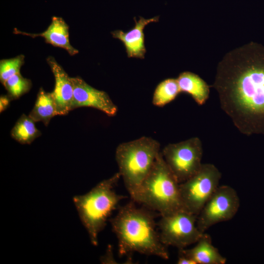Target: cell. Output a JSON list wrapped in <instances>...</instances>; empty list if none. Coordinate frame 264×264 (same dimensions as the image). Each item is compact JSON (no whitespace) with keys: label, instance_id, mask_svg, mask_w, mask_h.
Masks as SVG:
<instances>
[{"label":"cell","instance_id":"11","mask_svg":"<svg viewBox=\"0 0 264 264\" xmlns=\"http://www.w3.org/2000/svg\"><path fill=\"white\" fill-rule=\"evenodd\" d=\"M55 79L54 88L51 94L56 103L58 115H66L72 110L74 86L70 77L53 57L47 58Z\"/></svg>","mask_w":264,"mask_h":264},{"label":"cell","instance_id":"19","mask_svg":"<svg viewBox=\"0 0 264 264\" xmlns=\"http://www.w3.org/2000/svg\"><path fill=\"white\" fill-rule=\"evenodd\" d=\"M11 99L15 100L28 92L32 87V82L18 73L8 78L3 84Z\"/></svg>","mask_w":264,"mask_h":264},{"label":"cell","instance_id":"12","mask_svg":"<svg viewBox=\"0 0 264 264\" xmlns=\"http://www.w3.org/2000/svg\"><path fill=\"white\" fill-rule=\"evenodd\" d=\"M158 16L150 19L140 17L137 21L134 18L135 25L128 32L116 30L111 34L113 38L117 39L125 46L127 56L129 58L144 59L146 53L144 29L146 25L159 21Z\"/></svg>","mask_w":264,"mask_h":264},{"label":"cell","instance_id":"16","mask_svg":"<svg viewBox=\"0 0 264 264\" xmlns=\"http://www.w3.org/2000/svg\"><path fill=\"white\" fill-rule=\"evenodd\" d=\"M56 115H58L57 110L51 92H47L41 88L28 116L35 122L41 121L47 126L51 118Z\"/></svg>","mask_w":264,"mask_h":264},{"label":"cell","instance_id":"8","mask_svg":"<svg viewBox=\"0 0 264 264\" xmlns=\"http://www.w3.org/2000/svg\"><path fill=\"white\" fill-rule=\"evenodd\" d=\"M197 216L185 209L161 216L158 224L161 241L178 249L196 243L203 234L197 227Z\"/></svg>","mask_w":264,"mask_h":264},{"label":"cell","instance_id":"7","mask_svg":"<svg viewBox=\"0 0 264 264\" xmlns=\"http://www.w3.org/2000/svg\"><path fill=\"white\" fill-rule=\"evenodd\" d=\"M161 153L166 163L179 183L194 175L202 164V145L198 137L169 144Z\"/></svg>","mask_w":264,"mask_h":264},{"label":"cell","instance_id":"1","mask_svg":"<svg viewBox=\"0 0 264 264\" xmlns=\"http://www.w3.org/2000/svg\"><path fill=\"white\" fill-rule=\"evenodd\" d=\"M212 87L241 133L264 135V45L251 42L227 53Z\"/></svg>","mask_w":264,"mask_h":264},{"label":"cell","instance_id":"21","mask_svg":"<svg viewBox=\"0 0 264 264\" xmlns=\"http://www.w3.org/2000/svg\"><path fill=\"white\" fill-rule=\"evenodd\" d=\"M11 98L7 95H2L0 97V112L5 110L9 106Z\"/></svg>","mask_w":264,"mask_h":264},{"label":"cell","instance_id":"4","mask_svg":"<svg viewBox=\"0 0 264 264\" xmlns=\"http://www.w3.org/2000/svg\"><path fill=\"white\" fill-rule=\"evenodd\" d=\"M121 177L119 172L98 183L87 193L73 198L80 220L91 243L98 244V236L119 202L126 197L117 194L114 187Z\"/></svg>","mask_w":264,"mask_h":264},{"label":"cell","instance_id":"18","mask_svg":"<svg viewBox=\"0 0 264 264\" xmlns=\"http://www.w3.org/2000/svg\"><path fill=\"white\" fill-rule=\"evenodd\" d=\"M176 78H168L156 86L153 94V104L162 107L173 101L180 93Z\"/></svg>","mask_w":264,"mask_h":264},{"label":"cell","instance_id":"14","mask_svg":"<svg viewBox=\"0 0 264 264\" xmlns=\"http://www.w3.org/2000/svg\"><path fill=\"white\" fill-rule=\"evenodd\" d=\"M194 247L178 249V252L194 261L196 264H224L226 259L212 244L211 237L204 233Z\"/></svg>","mask_w":264,"mask_h":264},{"label":"cell","instance_id":"5","mask_svg":"<svg viewBox=\"0 0 264 264\" xmlns=\"http://www.w3.org/2000/svg\"><path fill=\"white\" fill-rule=\"evenodd\" d=\"M159 143L143 136L120 144L115 159L119 173L130 195L133 193L151 170L160 153Z\"/></svg>","mask_w":264,"mask_h":264},{"label":"cell","instance_id":"13","mask_svg":"<svg viewBox=\"0 0 264 264\" xmlns=\"http://www.w3.org/2000/svg\"><path fill=\"white\" fill-rule=\"evenodd\" d=\"M14 33L32 38L41 37L44 39L46 43L65 49L71 56L77 54L79 52L71 44L69 41V26L61 17H52L51 23L47 29L42 33H27L16 28L14 29Z\"/></svg>","mask_w":264,"mask_h":264},{"label":"cell","instance_id":"22","mask_svg":"<svg viewBox=\"0 0 264 264\" xmlns=\"http://www.w3.org/2000/svg\"><path fill=\"white\" fill-rule=\"evenodd\" d=\"M176 264H196L193 260L178 252V257Z\"/></svg>","mask_w":264,"mask_h":264},{"label":"cell","instance_id":"6","mask_svg":"<svg viewBox=\"0 0 264 264\" xmlns=\"http://www.w3.org/2000/svg\"><path fill=\"white\" fill-rule=\"evenodd\" d=\"M221 174L213 164L204 163L194 175L179 183L181 200L184 208L198 216L219 186Z\"/></svg>","mask_w":264,"mask_h":264},{"label":"cell","instance_id":"2","mask_svg":"<svg viewBox=\"0 0 264 264\" xmlns=\"http://www.w3.org/2000/svg\"><path fill=\"white\" fill-rule=\"evenodd\" d=\"M134 203L130 202L120 208L110 220L117 238L119 255L136 252L168 260L169 253L156 231L154 214L151 209L137 207Z\"/></svg>","mask_w":264,"mask_h":264},{"label":"cell","instance_id":"20","mask_svg":"<svg viewBox=\"0 0 264 264\" xmlns=\"http://www.w3.org/2000/svg\"><path fill=\"white\" fill-rule=\"evenodd\" d=\"M24 62V56L20 55L10 59L0 61V81L3 84L8 78L20 72Z\"/></svg>","mask_w":264,"mask_h":264},{"label":"cell","instance_id":"3","mask_svg":"<svg viewBox=\"0 0 264 264\" xmlns=\"http://www.w3.org/2000/svg\"><path fill=\"white\" fill-rule=\"evenodd\" d=\"M130 196L135 202L159 212L161 216L185 209L181 198L179 183L166 163L161 152L148 175Z\"/></svg>","mask_w":264,"mask_h":264},{"label":"cell","instance_id":"17","mask_svg":"<svg viewBox=\"0 0 264 264\" xmlns=\"http://www.w3.org/2000/svg\"><path fill=\"white\" fill-rule=\"evenodd\" d=\"M10 134L20 143L30 144L42 133L36 128L35 122L28 115L23 114L15 123Z\"/></svg>","mask_w":264,"mask_h":264},{"label":"cell","instance_id":"15","mask_svg":"<svg viewBox=\"0 0 264 264\" xmlns=\"http://www.w3.org/2000/svg\"><path fill=\"white\" fill-rule=\"evenodd\" d=\"M176 79L181 92L190 94L198 105L206 102L209 97L210 86L200 76L192 72L184 71Z\"/></svg>","mask_w":264,"mask_h":264},{"label":"cell","instance_id":"9","mask_svg":"<svg viewBox=\"0 0 264 264\" xmlns=\"http://www.w3.org/2000/svg\"><path fill=\"white\" fill-rule=\"evenodd\" d=\"M240 200L236 191L228 185L219 186L197 217V225L202 233L213 225L231 220L238 212Z\"/></svg>","mask_w":264,"mask_h":264},{"label":"cell","instance_id":"10","mask_svg":"<svg viewBox=\"0 0 264 264\" xmlns=\"http://www.w3.org/2000/svg\"><path fill=\"white\" fill-rule=\"evenodd\" d=\"M72 80L74 86L72 110L91 107L110 116L116 114L118 108L107 92L92 87L80 77H72Z\"/></svg>","mask_w":264,"mask_h":264}]
</instances>
